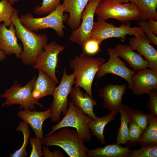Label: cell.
<instances>
[{
  "mask_svg": "<svg viewBox=\"0 0 157 157\" xmlns=\"http://www.w3.org/2000/svg\"><path fill=\"white\" fill-rule=\"evenodd\" d=\"M18 13V10L14 8L11 21L16 36L23 45L20 58L24 64L34 65L38 56L47 43L48 38L45 34H38L24 26L20 21Z\"/></svg>",
  "mask_w": 157,
  "mask_h": 157,
  "instance_id": "6da1fadb",
  "label": "cell"
},
{
  "mask_svg": "<svg viewBox=\"0 0 157 157\" xmlns=\"http://www.w3.org/2000/svg\"><path fill=\"white\" fill-rule=\"evenodd\" d=\"M141 11L142 15L139 21L152 19L157 20V0H131Z\"/></svg>",
  "mask_w": 157,
  "mask_h": 157,
  "instance_id": "484cf974",
  "label": "cell"
},
{
  "mask_svg": "<svg viewBox=\"0 0 157 157\" xmlns=\"http://www.w3.org/2000/svg\"><path fill=\"white\" fill-rule=\"evenodd\" d=\"M127 84L123 85L109 84L99 88V96L104 100L103 107L117 115L126 90Z\"/></svg>",
  "mask_w": 157,
  "mask_h": 157,
  "instance_id": "5bb4252c",
  "label": "cell"
},
{
  "mask_svg": "<svg viewBox=\"0 0 157 157\" xmlns=\"http://www.w3.org/2000/svg\"><path fill=\"white\" fill-rule=\"evenodd\" d=\"M116 115L110 113L101 117H97L94 119L90 118L88 122V127L92 135L96 137L101 144H106L104 131L106 126L109 122L115 120Z\"/></svg>",
  "mask_w": 157,
  "mask_h": 157,
  "instance_id": "cb8c5ba5",
  "label": "cell"
},
{
  "mask_svg": "<svg viewBox=\"0 0 157 157\" xmlns=\"http://www.w3.org/2000/svg\"><path fill=\"white\" fill-rule=\"evenodd\" d=\"M69 95L74 104L85 114L93 119L97 117L93 111L94 106L97 105L96 101L87 93L83 92L79 87L72 88Z\"/></svg>",
  "mask_w": 157,
  "mask_h": 157,
  "instance_id": "ac0fdd59",
  "label": "cell"
},
{
  "mask_svg": "<svg viewBox=\"0 0 157 157\" xmlns=\"http://www.w3.org/2000/svg\"><path fill=\"white\" fill-rule=\"evenodd\" d=\"M12 5L6 0L0 1V23L3 22L7 27L12 23L11 17L14 9Z\"/></svg>",
  "mask_w": 157,
  "mask_h": 157,
  "instance_id": "83f0119b",
  "label": "cell"
},
{
  "mask_svg": "<svg viewBox=\"0 0 157 157\" xmlns=\"http://www.w3.org/2000/svg\"><path fill=\"white\" fill-rule=\"evenodd\" d=\"M157 144L141 147L138 149L131 150L129 157H157Z\"/></svg>",
  "mask_w": 157,
  "mask_h": 157,
  "instance_id": "f546056e",
  "label": "cell"
},
{
  "mask_svg": "<svg viewBox=\"0 0 157 157\" xmlns=\"http://www.w3.org/2000/svg\"><path fill=\"white\" fill-rule=\"evenodd\" d=\"M42 156L44 157H65V155L62 153L60 150H56L51 151L49 149L48 146L46 147L43 146L42 150Z\"/></svg>",
  "mask_w": 157,
  "mask_h": 157,
  "instance_id": "8d00e7d4",
  "label": "cell"
},
{
  "mask_svg": "<svg viewBox=\"0 0 157 157\" xmlns=\"http://www.w3.org/2000/svg\"><path fill=\"white\" fill-rule=\"evenodd\" d=\"M57 131L49 136L43 137L44 144L59 147L70 157H87L88 148L76 130L64 127Z\"/></svg>",
  "mask_w": 157,
  "mask_h": 157,
  "instance_id": "3957f363",
  "label": "cell"
},
{
  "mask_svg": "<svg viewBox=\"0 0 157 157\" xmlns=\"http://www.w3.org/2000/svg\"><path fill=\"white\" fill-rule=\"evenodd\" d=\"M6 58V55L4 53L1 49H0V61L5 60Z\"/></svg>",
  "mask_w": 157,
  "mask_h": 157,
  "instance_id": "f35d334b",
  "label": "cell"
},
{
  "mask_svg": "<svg viewBox=\"0 0 157 157\" xmlns=\"http://www.w3.org/2000/svg\"><path fill=\"white\" fill-rule=\"evenodd\" d=\"M99 42L95 40L89 39L83 47L84 51L86 55H92L97 54L101 50Z\"/></svg>",
  "mask_w": 157,
  "mask_h": 157,
  "instance_id": "836d02e7",
  "label": "cell"
},
{
  "mask_svg": "<svg viewBox=\"0 0 157 157\" xmlns=\"http://www.w3.org/2000/svg\"><path fill=\"white\" fill-rule=\"evenodd\" d=\"M105 61L102 57L87 56L84 52L79 55H76L74 58L70 61L69 66L73 70L75 77V85L83 88L92 98V86L94 79Z\"/></svg>",
  "mask_w": 157,
  "mask_h": 157,
  "instance_id": "7a4b0ae2",
  "label": "cell"
},
{
  "mask_svg": "<svg viewBox=\"0 0 157 157\" xmlns=\"http://www.w3.org/2000/svg\"><path fill=\"white\" fill-rule=\"evenodd\" d=\"M101 0H90L83 12L81 17L82 22L80 26L73 30L69 39L83 47L90 39L94 23V16L96 8Z\"/></svg>",
  "mask_w": 157,
  "mask_h": 157,
  "instance_id": "8fae6325",
  "label": "cell"
},
{
  "mask_svg": "<svg viewBox=\"0 0 157 157\" xmlns=\"http://www.w3.org/2000/svg\"><path fill=\"white\" fill-rule=\"evenodd\" d=\"M36 78L35 76L24 86L15 81L9 88L5 89L4 92L0 94V97L5 99L1 106L8 107L12 105L19 104V110L23 109L27 110H35V105L43 107V105L39 100L34 98L32 94L33 86Z\"/></svg>",
  "mask_w": 157,
  "mask_h": 157,
  "instance_id": "5b68a950",
  "label": "cell"
},
{
  "mask_svg": "<svg viewBox=\"0 0 157 157\" xmlns=\"http://www.w3.org/2000/svg\"><path fill=\"white\" fill-rule=\"evenodd\" d=\"M38 56L33 68L41 69L49 75L57 84L59 81L56 74L59 54L65 48L53 41L47 43Z\"/></svg>",
  "mask_w": 157,
  "mask_h": 157,
  "instance_id": "30bf717a",
  "label": "cell"
},
{
  "mask_svg": "<svg viewBox=\"0 0 157 157\" xmlns=\"http://www.w3.org/2000/svg\"><path fill=\"white\" fill-rule=\"evenodd\" d=\"M129 142L138 143L143 131L131 119L129 125Z\"/></svg>",
  "mask_w": 157,
  "mask_h": 157,
  "instance_id": "4dcf8cb0",
  "label": "cell"
},
{
  "mask_svg": "<svg viewBox=\"0 0 157 157\" xmlns=\"http://www.w3.org/2000/svg\"><path fill=\"white\" fill-rule=\"evenodd\" d=\"M64 12L68 13L67 24L74 30L80 26L83 12L90 0H63Z\"/></svg>",
  "mask_w": 157,
  "mask_h": 157,
  "instance_id": "d6986e66",
  "label": "cell"
},
{
  "mask_svg": "<svg viewBox=\"0 0 157 157\" xmlns=\"http://www.w3.org/2000/svg\"><path fill=\"white\" fill-rule=\"evenodd\" d=\"M0 49L6 55H15L20 58L23 49L18 43L14 25L12 23L8 28L5 24H0Z\"/></svg>",
  "mask_w": 157,
  "mask_h": 157,
  "instance_id": "9a60e30c",
  "label": "cell"
},
{
  "mask_svg": "<svg viewBox=\"0 0 157 157\" xmlns=\"http://www.w3.org/2000/svg\"><path fill=\"white\" fill-rule=\"evenodd\" d=\"M17 115L30 126L36 136L40 138L43 144V125L45 120L51 117V108L44 111L21 110Z\"/></svg>",
  "mask_w": 157,
  "mask_h": 157,
  "instance_id": "e0dca14e",
  "label": "cell"
},
{
  "mask_svg": "<svg viewBox=\"0 0 157 157\" xmlns=\"http://www.w3.org/2000/svg\"><path fill=\"white\" fill-rule=\"evenodd\" d=\"M117 1L122 3L129 2L131 0H115Z\"/></svg>",
  "mask_w": 157,
  "mask_h": 157,
  "instance_id": "ab89813d",
  "label": "cell"
},
{
  "mask_svg": "<svg viewBox=\"0 0 157 157\" xmlns=\"http://www.w3.org/2000/svg\"><path fill=\"white\" fill-rule=\"evenodd\" d=\"M90 118L70 101L68 102V109L63 117L50 129V131L45 136H49L63 127H72L76 129L84 141H90L91 139L92 134L88 124Z\"/></svg>",
  "mask_w": 157,
  "mask_h": 157,
  "instance_id": "ba28073f",
  "label": "cell"
},
{
  "mask_svg": "<svg viewBox=\"0 0 157 157\" xmlns=\"http://www.w3.org/2000/svg\"><path fill=\"white\" fill-rule=\"evenodd\" d=\"M64 13L63 6L60 4L54 10L45 17H35L32 14L28 13L22 15L19 20L24 26L31 31H37L51 28L55 31L58 36L62 37L65 35L63 29L66 28L63 24L66 18Z\"/></svg>",
  "mask_w": 157,
  "mask_h": 157,
  "instance_id": "8992f818",
  "label": "cell"
},
{
  "mask_svg": "<svg viewBox=\"0 0 157 157\" xmlns=\"http://www.w3.org/2000/svg\"><path fill=\"white\" fill-rule=\"evenodd\" d=\"M9 1L12 4H13L14 3L18 2L20 0H6Z\"/></svg>",
  "mask_w": 157,
  "mask_h": 157,
  "instance_id": "60d3db41",
  "label": "cell"
},
{
  "mask_svg": "<svg viewBox=\"0 0 157 157\" xmlns=\"http://www.w3.org/2000/svg\"><path fill=\"white\" fill-rule=\"evenodd\" d=\"M128 35L136 37L146 35L141 27H131L129 22L117 27L106 21L97 20L94 22L89 39L96 40L101 45L104 40L111 38H118L124 42Z\"/></svg>",
  "mask_w": 157,
  "mask_h": 157,
  "instance_id": "52a82bcc",
  "label": "cell"
},
{
  "mask_svg": "<svg viewBox=\"0 0 157 157\" xmlns=\"http://www.w3.org/2000/svg\"><path fill=\"white\" fill-rule=\"evenodd\" d=\"M29 140L31 146L30 157H41L42 156V148L44 144L40 138L37 136L30 137Z\"/></svg>",
  "mask_w": 157,
  "mask_h": 157,
  "instance_id": "d6a6232c",
  "label": "cell"
},
{
  "mask_svg": "<svg viewBox=\"0 0 157 157\" xmlns=\"http://www.w3.org/2000/svg\"><path fill=\"white\" fill-rule=\"evenodd\" d=\"M129 42V45L132 49L137 50L147 59L149 63L148 68L157 71V51L150 44L152 42L147 36L132 37Z\"/></svg>",
  "mask_w": 157,
  "mask_h": 157,
  "instance_id": "2e32d148",
  "label": "cell"
},
{
  "mask_svg": "<svg viewBox=\"0 0 157 157\" xmlns=\"http://www.w3.org/2000/svg\"><path fill=\"white\" fill-rule=\"evenodd\" d=\"M131 151L128 147H123L116 143L93 149H88L86 156L87 157H129Z\"/></svg>",
  "mask_w": 157,
  "mask_h": 157,
  "instance_id": "7402d4cb",
  "label": "cell"
},
{
  "mask_svg": "<svg viewBox=\"0 0 157 157\" xmlns=\"http://www.w3.org/2000/svg\"><path fill=\"white\" fill-rule=\"evenodd\" d=\"M95 14L97 20L106 21L113 18L123 23H127L131 21H139L142 13L131 2L122 3L115 0H101L96 8Z\"/></svg>",
  "mask_w": 157,
  "mask_h": 157,
  "instance_id": "277c9868",
  "label": "cell"
},
{
  "mask_svg": "<svg viewBox=\"0 0 157 157\" xmlns=\"http://www.w3.org/2000/svg\"><path fill=\"white\" fill-rule=\"evenodd\" d=\"M17 131L21 132L23 134L24 141L21 147L14 153L10 154V157H26L28 154L26 150L30 135V131L28 124L24 121H21L16 128Z\"/></svg>",
  "mask_w": 157,
  "mask_h": 157,
  "instance_id": "4316f807",
  "label": "cell"
},
{
  "mask_svg": "<svg viewBox=\"0 0 157 157\" xmlns=\"http://www.w3.org/2000/svg\"><path fill=\"white\" fill-rule=\"evenodd\" d=\"M140 146L157 144V116L148 114V125L143 132L138 142Z\"/></svg>",
  "mask_w": 157,
  "mask_h": 157,
  "instance_id": "d4e9b609",
  "label": "cell"
},
{
  "mask_svg": "<svg viewBox=\"0 0 157 157\" xmlns=\"http://www.w3.org/2000/svg\"><path fill=\"white\" fill-rule=\"evenodd\" d=\"M107 51L109 59L102 65L97 73L95 77L100 78L108 73L115 74L125 79L128 83V88L130 89L132 85L131 77L136 72L128 68L126 63L120 59L114 47L109 48Z\"/></svg>",
  "mask_w": 157,
  "mask_h": 157,
  "instance_id": "7c38bea8",
  "label": "cell"
},
{
  "mask_svg": "<svg viewBox=\"0 0 157 157\" xmlns=\"http://www.w3.org/2000/svg\"><path fill=\"white\" fill-rule=\"evenodd\" d=\"M61 0H43L41 6L35 7L33 12L39 15H47L60 4Z\"/></svg>",
  "mask_w": 157,
  "mask_h": 157,
  "instance_id": "f1b7e54d",
  "label": "cell"
},
{
  "mask_svg": "<svg viewBox=\"0 0 157 157\" xmlns=\"http://www.w3.org/2000/svg\"><path fill=\"white\" fill-rule=\"evenodd\" d=\"M38 70V75L33 85L32 94L34 98L39 100L44 97L52 95L56 83L45 72L40 69Z\"/></svg>",
  "mask_w": 157,
  "mask_h": 157,
  "instance_id": "ffe728a7",
  "label": "cell"
},
{
  "mask_svg": "<svg viewBox=\"0 0 157 157\" xmlns=\"http://www.w3.org/2000/svg\"><path fill=\"white\" fill-rule=\"evenodd\" d=\"M147 26L154 35H157V21L152 19H149L146 21Z\"/></svg>",
  "mask_w": 157,
  "mask_h": 157,
  "instance_id": "74e56055",
  "label": "cell"
},
{
  "mask_svg": "<svg viewBox=\"0 0 157 157\" xmlns=\"http://www.w3.org/2000/svg\"><path fill=\"white\" fill-rule=\"evenodd\" d=\"M75 78L72 74L68 75L65 68L58 85L55 88L52 96L53 100L50 106L51 109V122L54 123L60 120L61 115H64L68 108V97L72 86L74 84Z\"/></svg>",
  "mask_w": 157,
  "mask_h": 157,
  "instance_id": "9c48e42d",
  "label": "cell"
},
{
  "mask_svg": "<svg viewBox=\"0 0 157 157\" xmlns=\"http://www.w3.org/2000/svg\"><path fill=\"white\" fill-rule=\"evenodd\" d=\"M131 77L130 88L135 95L149 94L152 90H157V71L146 68L139 69Z\"/></svg>",
  "mask_w": 157,
  "mask_h": 157,
  "instance_id": "4fadbf2b",
  "label": "cell"
},
{
  "mask_svg": "<svg viewBox=\"0 0 157 157\" xmlns=\"http://www.w3.org/2000/svg\"><path fill=\"white\" fill-rule=\"evenodd\" d=\"M148 100L146 107L150 111V113L157 116V90H152L148 94Z\"/></svg>",
  "mask_w": 157,
  "mask_h": 157,
  "instance_id": "e575fe53",
  "label": "cell"
},
{
  "mask_svg": "<svg viewBox=\"0 0 157 157\" xmlns=\"http://www.w3.org/2000/svg\"><path fill=\"white\" fill-rule=\"evenodd\" d=\"M148 114H145L142 110H133L131 119L144 131L148 125Z\"/></svg>",
  "mask_w": 157,
  "mask_h": 157,
  "instance_id": "1f68e13d",
  "label": "cell"
},
{
  "mask_svg": "<svg viewBox=\"0 0 157 157\" xmlns=\"http://www.w3.org/2000/svg\"><path fill=\"white\" fill-rule=\"evenodd\" d=\"M133 110L128 106L121 104L119 110L120 124L116 139L118 144H125L129 142V123L131 119Z\"/></svg>",
  "mask_w": 157,
  "mask_h": 157,
  "instance_id": "603a6c76",
  "label": "cell"
},
{
  "mask_svg": "<svg viewBox=\"0 0 157 157\" xmlns=\"http://www.w3.org/2000/svg\"><path fill=\"white\" fill-rule=\"evenodd\" d=\"M138 25L142 27L144 33L147 36L155 45H157V37L147 27L146 24V21L142 20L139 21Z\"/></svg>",
  "mask_w": 157,
  "mask_h": 157,
  "instance_id": "d590c367",
  "label": "cell"
},
{
  "mask_svg": "<svg viewBox=\"0 0 157 157\" xmlns=\"http://www.w3.org/2000/svg\"><path fill=\"white\" fill-rule=\"evenodd\" d=\"M114 48L118 56L124 59L134 72L148 67L147 61L140 54L134 52L129 44H119Z\"/></svg>",
  "mask_w": 157,
  "mask_h": 157,
  "instance_id": "44dd1931",
  "label": "cell"
}]
</instances>
